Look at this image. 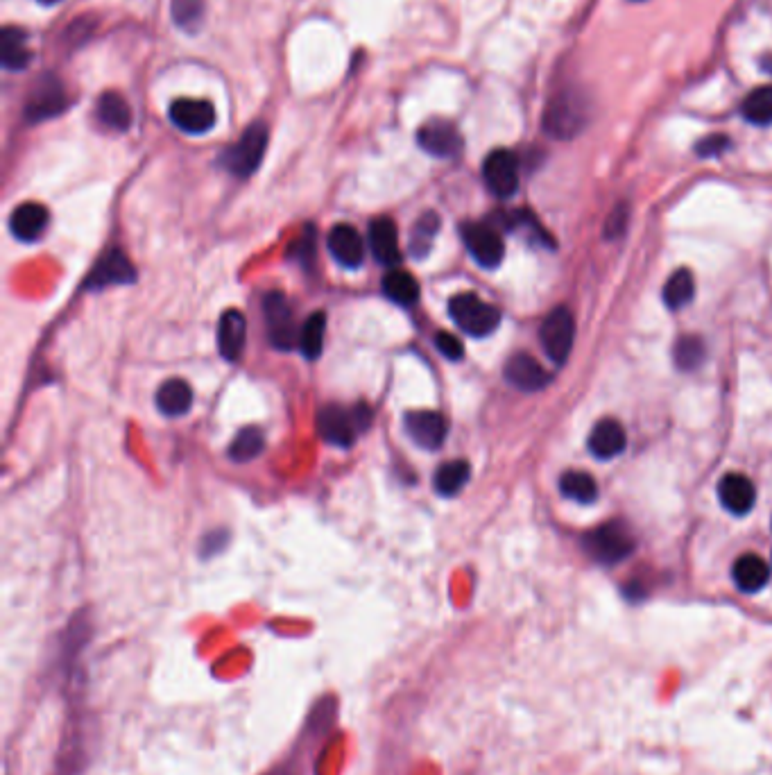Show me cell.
<instances>
[{
	"label": "cell",
	"mask_w": 772,
	"mask_h": 775,
	"mask_svg": "<svg viewBox=\"0 0 772 775\" xmlns=\"http://www.w3.org/2000/svg\"><path fill=\"white\" fill-rule=\"evenodd\" d=\"M589 121V100L578 89H564L548 102L544 112V132L553 139H573Z\"/></svg>",
	"instance_id": "cell-1"
},
{
	"label": "cell",
	"mask_w": 772,
	"mask_h": 775,
	"mask_svg": "<svg viewBox=\"0 0 772 775\" xmlns=\"http://www.w3.org/2000/svg\"><path fill=\"white\" fill-rule=\"evenodd\" d=\"M372 413L365 404H358L354 408H342V406H324L320 415H317V431L320 436L336 447H349L354 445L358 433L370 427Z\"/></svg>",
	"instance_id": "cell-2"
},
{
	"label": "cell",
	"mask_w": 772,
	"mask_h": 775,
	"mask_svg": "<svg viewBox=\"0 0 772 775\" xmlns=\"http://www.w3.org/2000/svg\"><path fill=\"white\" fill-rule=\"evenodd\" d=\"M270 132L263 123H252L243 136L225 150V155L220 157V164L225 166L231 175L236 177H250L259 170L261 161L268 150Z\"/></svg>",
	"instance_id": "cell-3"
},
{
	"label": "cell",
	"mask_w": 772,
	"mask_h": 775,
	"mask_svg": "<svg viewBox=\"0 0 772 775\" xmlns=\"http://www.w3.org/2000/svg\"><path fill=\"white\" fill-rule=\"evenodd\" d=\"M582 544H585L589 556L600 562V565H616V562L625 560L634 551L630 528L619 522V519L596 526L594 531L585 535Z\"/></svg>",
	"instance_id": "cell-4"
},
{
	"label": "cell",
	"mask_w": 772,
	"mask_h": 775,
	"mask_svg": "<svg viewBox=\"0 0 772 775\" xmlns=\"http://www.w3.org/2000/svg\"><path fill=\"white\" fill-rule=\"evenodd\" d=\"M449 313L465 334L474 338L490 336L501 325V313L496 306L480 300L474 293H460L449 302Z\"/></svg>",
	"instance_id": "cell-5"
},
{
	"label": "cell",
	"mask_w": 772,
	"mask_h": 775,
	"mask_svg": "<svg viewBox=\"0 0 772 775\" xmlns=\"http://www.w3.org/2000/svg\"><path fill=\"white\" fill-rule=\"evenodd\" d=\"M544 352L551 356L555 363H564L569 359L573 340H576V320L566 306H557L546 315L542 329H539Z\"/></svg>",
	"instance_id": "cell-6"
},
{
	"label": "cell",
	"mask_w": 772,
	"mask_h": 775,
	"mask_svg": "<svg viewBox=\"0 0 772 775\" xmlns=\"http://www.w3.org/2000/svg\"><path fill=\"white\" fill-rule=\"evenodd\" d=\"M263 313H265V325H268V334L274 347L288 352L290 347L299 345L293 306H290V302L286 300V295L268 293V297H265L263 302Z\"/></svg>",
	"instance_id": "cell-7"
},
{
	"label": "cell",
	"mask_w": 772,
	"mask_h": 775,
	"mask_svg": "<svg viewBox=\"0 0 772 775\" xmlns=\"http://www.w3.org/2000/svg\"><path fill=\"white\" fill-rule=\"evenodd\" d=\"M68 107V96L55 75H44L30 93L28 105H25V121L41 123L48 118H55Z\"/></svg>",
	"instance_id": "cell-8"
},
{
	"label": "cell",
	"mask_w": 772,
	"mask_h": 775,
	"mask_svg": "<svg viewBox=\"0 0 772 775\" xmlns=\"http://www.w3.org/2000/svg\"><path fill=\"white\" fill-rule=\"evenodd\" d=\"M462 241H465L471 257L483 268H499L505 257V243L492 225L465 223L462 225Z\"/></svg>",
	"instance_id": "cell-9"
},
{
	"label": "cell",
	"mask_w": 772,
	"mask_h": 775,
	"mask_svg": "<svg viewBox=\"0 0 772 775\" xmlns=\"http://www.w3.org/2000/svg\"><path fill=\"white\" fill-rule=\"evenodd\" d=\"M483 180L496 198H512L519 189V159L503 148L490 152L483 164Z\"/></svg>",
	"instance_id": "cell-10"
},
{
	"label": "cell",
	"mask_w": 772,
	"mask_h": 775,
	"mask_svg": "<svg viewBox=\"0 0 772 775\" xmlns=\"http://www.w3.org/2000/svg\"><path fill=\"white\" fill-rule=\"evenodd\" d=\"M170 121L186 134H207L216 127L218 114L209 100L179 98L170 105Z\"/></svg>",
	"instance_id": "cell-11"
},
{
	"label": "cell",
	"mask_w": 772,
	"mask_h": 775,
	"mask_svg": "<svg viewBox=\"0 0 772 775\" xmlns=\"http://www.w3.org/2000/svg\"><path fill=\"white\" fill-rule=\"evenodd\" d=\"M417 143L428 155L440 159L456 157L462 150V136L458 127L449 121H428L422 125V130L417 132Z\"/></svg>",
	"instance_id": "cell-12"
},
{
	"label": "cell",
	"mask_w": 772,
	"mask_h": 775,
	"mask_svg": "<svg viewBox=\"0 0 772 775\" xmlns=\"http://www.w3.org/2000/svg\"><path fill=\"white\" fill-rule=\"evenodd\" d=\"M446 420L435 411H417L406 415V433L417 447L435 451L442 447L446 438Z\"/></svg>",
	"instance_id": "cell-13"
},
{
	"label": "cell",
	"mask_w": 772,
	"mask_h": 775,
	"mask_svg": "<svg viewBox=\"0 0 772 775\" xmlns=\"http://www.w3.org/2000/svg\"><path fill=\"white\" fill-rule=\"evenodd\" d=\"M505 379L517 390H523V393H535V390L548 386L551 374L530 354H514L512 359L505 363Z\"/></svg>",
	"instance_id": "cell-14"
},
{
	"label": "cell",
	"mask_w": 772,
	"mask_h": 775,
	"mask_svg": "<svg viewBox=\"0 0 772 775\" xmlns=\"http://www.w3.org/2000/svg\"><path fill=\"white\" fill-rule=\"evenodd\" d=\"M329 250L340 266L356 270L363 266L365 259V243L358 229L351 225H336L329 232Z\"/></svg>",
	"instance_id": "cell-15"
},
{
	"label": "cell",
	"mask_w": 772,
	"mask_h": 775,
	"mask_svg": "<svg viewBox=\"0 0 772 775\" xmlns=\"http://www.w3.org/2000/svg\"><path fill=\"white\" fill-rule=\"evenodd\" d=\"M718 497L732 515H748L757 501V488L745 474H727L718 485Z\"/></svg>",
	"instance_id": "cell-16"
},
{
	"label": "cell",
	"mask_w": 772,
	"mask_h": 775,
	"mask_svg": "<svg viewBox=\"0 0 772 775\" xmlns=\"http://www.w3.org/2000/svg\"><path fill=\"white\" fill-rule=\"evenodd\" d=\"M134 268L132 263L127 261L125 254H120L118 250L105 254L98 261L96 270L89 275V288L91 291H102L107 286H116V284H132L134 281Z\"/></svg>",
	"instance_id": "cell-17"
},
{
	"label": "cell",
	"mask_w": 772,
	"mask_h": 775,
	"mask_svg": "<svg viewBox=\"0 0 772 775\" xmlns=\"http://www.w3.org/2000/svg\"><path fill=\"white\" fill-rule=\"evenodd\" d=\"M48 220H50V214L44 204L25 202L21 207L14 209V214L10 218V229L19 241L32 243L46 232Z\"/></svg>",
	"instance_id": "cell-18"
},
{
	"label": "cell",
	"mask_w": 772,
	"mask_h": 775,
	"mask_svg": "<svg viewBox=\"0 0 772 775\" xmlns=\"http://www.w3.org/2000/svg\"><path fill=\"white\" fill-rule=\"evenodd\" d=\"M370 248L374 257L383 266H399L401 250H399V238H397V225L392 223V218L381 216L372 220L370 225Z\"/></svg>",
	"instance_id": "cell-19"
},
{
	"label": "cell",
	"mask_w": 772,
	"mask_h": 775,
	"mask_svg": "<svg viewBox=\"0 0 772 775\" xmlns=\"http://www.w3.org/2000/svg\"><path fill=\"white\" fill-rule=\"evenodd\" d=\"M587 447L600 461H609V458H616L625 449V431L612 417L600 420L594 431L589 433Z\"/></svg>",
	"instance_id": "cell-20"
},
{
	"label": "cell",
	"mask_w": 772,
	"mask_h": 775,
	"mask_svg": "<svg viewBox=\"0 0 772 775\" xmlns=\"http://www.w3.org/2000/svg\"><path fill=\"white\" fill-rule=\"evenodd\" d=\"M245 338H247L245 315L234 309L225 311L218 325V347H220L222 359L236 361L245 347Z\"/></svg>",
	"instance_id": "cell-21"
},
{
	"label": "cell",
	"mask_w": 772,
	"mask_h": 775,
	"mask_svg": "<svg viewBox=\"0 0 772 775\" xmlns=\"http://www.w3.org/2000/svg\"><path fill=\"white\" fill-rule=\"evenodd\" d=\"M732 578L741 592H748V594L759 592L761 587H766V583H768L770 567L761 556L745 553V556H741L739 560L734 562Z\"/></svg>",
	"instance_id": "cell-22"
},
{
	"label": "cell",
	"mask_w": 772,
	"mask_h": 775,
	"mask_svg": "<svg viewBox=\"0 0 772 775\" xmlns=\"http://www.w3.org/2000/svg\"><path fill=\"white\" fill-rule=\"evenodd\" d=\"M193 390L184 379H168L157 390L159 411L168 417H179L191 411Z\"/></svg>",
	"instance_id": "cell-23"
},
{
	"label": "cell",
	"mask_w": 772,
	"mask_h": 775,
	"mask_svg": "<svg viewBox=\"0 0 772 775\" xmlns=\"http://www.w3.org/2000/svg\"><path fill=\"white\" fill-rule=\"evenodd\" d=\"M98 121L114 132H127L132 127V109L116 91L102 93L98 100Z\"/></svg>",
	"instance_id": "cell-24"
},
{
	"label": "cell",
	"mask_w": 772,
	"mask_h": 775,
	"mask_svg": "<svg viewBox=\"0 0 772 775\" xmlns=\"http://www.w3.org/2000/svg\"><path fill=\"white\" fill-rule=\"evenodd\" d=\"M0 59L7 71H23L32 62L28 34L19 28H5L0 37Z\"/></svg>",
	"instance_id": "cell-25"
},
{
	"label": "cell",
	"mask_w": 772,
	"mask_h": 775,
	"mask_svg": "<svg viewBox=\"0 0 772 775\" xmlns=\"http://www.w3.org/2000/svg\"><path fill=\"white\" fill-rule=\"evenodd\" d=\"M383 293L399 306H413L419 300V284L408 270H390L383 279Z\"/></svg>",
	"instance_id": "cell-26"
},
{
	"label": "cell",
	"mask_w": 772,
	"mask_h": 775,
	"mask_svg": "<svg viewBox=\"0 0 772 775\" xmlns=\"http://www.w3.org/2000/svg\"><path fill=\"white\" fill-rule=\"evenodd\" d=\"M560 490L564 497L578 501V504H594L598 499V483L587 472H564L560 479Z\"/></svg>",
	"instance_id": "cell-27"
},
{
	"label": "cell",
	"mask_w": 772,
	"mask_h": 775,
	"mask_svg": "<svg viewBox=\"0 0 772 775\" xmlns=\"http://www.w3.org/2000/svg\"><path fill=\"white\" fill-rule=\"evenodd\" d=\"M471 476V467L467 461H451L444 463L440 470L435 472V490L442 497H453L465 488Z\"/></svg>",
	"instance_id": "cell-28"
},
{
	"label": "cell",
	"mask_w": 772,
	"mask_h": 775,
	"mask_svg": "<svg viewBox=\"0 0 772 775\" xmlns=\"http://www.w3.org/2000/svg\"><path fill=\"white\" fill-rule=\"evenodd\" d=\"M696 295V281L689 270H677L668 277L664 286V302L668 309H682Z\"/></svg>",
	"instance_id": "cell-29"
},
{
	"label": "cell",
	"mask_w": 772,
	"mask_h": 775,
	"mask_svg": "<svg viewBox=\"0 0 772 775\" xmlns=\"http://www.w3.org/2000/svg\"><path fill=\"white\" fill-rule=\"evenodd\" d=\"M741 114L752 125H770L772 123V87H759L743 100Z\"/></svg>",
	"instance_id": "cell-30"
},
{
	"label": "cell",
	"mask_w": 772,
	"mask_h": 775,
	"mask_svg": "<svg viewBox=\"0 0 772 775\" xmlns=\"http://www.w3.org/2000/svg\"><path fill=\"white\" fill-rule=\"evenodd\" d=\"M324 329H327V315L322 311H315L311 318L304 322L302 331H299V347L306 359H317L322 354L324 347Z\"/></svg>",
	"instance_id": "cell-31"
},
{
	"label": "cell",
	"mask_w": 772,
	"mask_h": 775,
	"mask_svg": "<svg viewBox=\"0 0 772 775\" xmlns=\"http://www.w3.org/2000/svg\"><path fill=\"white\" fill-rule=\"evenodd\" d=\"M263 447H265L263 431L250 427V429L238 431V436L234 438V442H231V447H229V456H231V461H236V463H247V461H254V458L263 451Z\"/></svg>",
	"instance_id": "cell-32"
},
{
	"label": "cell",
	"mask_w": 772,
	"mask_h": 775,
	"mask_svg": "<svg viewBox=\"0 0 772 775\" xmlns=\"http://www.w3.org/2000/svg\"><path fill=\"white\" fill-rule=\"evenodd\" d=\"M675 365L684 372L698 370L707 356V347L698 336H682L675 343Z\"/></svg>",
	"instance_id": "cell-33"
},
{
	"label": "cell",
	"mask_w": 772,
	"mask_h": 775,
	"mask_svg": "<svg viewBox=\"0 0 772 775\" xmlns=\"http://www.w3.org/2000/svg\"><path fill=\"white\" fill-rule=\"evenodd\" d=\"M437 232H440V216L433 214V211H426L415 223L413 236H410V252L415 257H426Z\"/></svg>",
	"instance_id": "cell-34"
},
{
	"label": "cell",
	"mask_w": 772,
	"mask_h": 775,
	"mask_svg": "<svg viewBox=\"0 0 772 775\" xmlns=\"http://www.w3.org/2000/svg\"><path fill=\"white\" fill-rule=\"evenodd\" d=\"M170 10H173V21L179 28L193 32L202 23L204 0H173Z\"/></svg>",
	"instance_id": "cell-35"
},
{
	"label": "cell",
	"mask_w": 772,
	"mask_h": 775,
	"mask_svg": "<svg viewBox=\"0 0 772 775\" xmlns=\"http://www.w3.org/2000/svg\"><path fill=\"white\" fill-rule=\"evenodd\" d=\"M628 204H619L612 214L605 220V236L607 238H619L625 229H628Z\"/></svg>",
	"instance_id": "cell-36"
},
{
	"label": "cell",
	"mask_w": 772,
	"mask_h": 775,
	"mask_svg": "<svg viewBox=\"0 0 772 775\" xmlns=\"http://www.w3.org/2000/svg\"><path fill=\"white\" fill-rule=\"evenodd\" d=\"M435 345L442 352V356H446L449 361H460L462 356H465V347H462L460 338H456L453 334H446V331L435 336Z\"/></svg>",
	"instance_id": "cell-37"
},
{
	"label": "cell",
	"mask_w": 772,
	"mask_h": 775,
	"mask_svg": "<svg viewBox=\"0 0 772 775\" xmlns=\"http://www.w3.org/2000/svg\"><path fill=\"white\" fill-rule=\"evenodd\" d=\"M727 148H729V139L725 134H711V136H707V139H702L698 143L696 152L700 157H718V155H723Z\"/></svg>",
	"instance_id": "cell-38"
},
{
	"label": "cell",
	"mask_w": 772,
	"mask_h": 775,
	"mask_svg": "<svg viewBox=\"0 0 772 775\" xmlns=\"http://www.w3.org/2000/svg\"><path fill=\"white\" fill-rule=\"evenodd\" d=\"M91 32H93V23L89 19H80L68 25L64 39L68 41V46H77L82 44V41H87L91 37Z\"/></svg>",
	"instance_id": "cell-39"
},
{
	"label": "cell",
	"mask_w": 772,
	"mask_h": 775,
	"mask_svg": "<svg viewBox=\"0 0 772 775\" xmlns=\"http://www.w3.org/2000/svg\"><path fill=\"white\" fill-rule=\"evenodd\" d=\"M37 3H41V5H57V3H62V0H37Z\"/></svg>",
	"instance_id": "cell-40"
},
{
	"label": "cell",
	"mask_w": 772,
	"mask_h": 775,
	"mask_svg": "<svg viewBox=\"0 0 772 775\" xmlns=\"http://www.w3.org/2000/svg\"><path fill=\"white\" fill-rule=\"evenodd\" d=\"M634 3H643V0H634Z\"/></svg>",
	"instance_id": "cell-41"
}]
</instances>
